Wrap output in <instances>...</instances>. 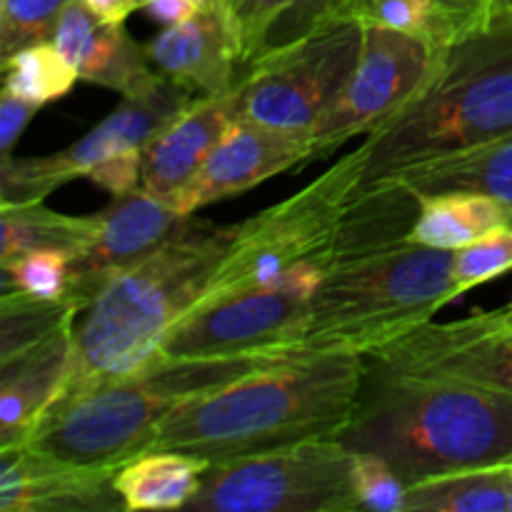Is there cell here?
Listing matches in <instances>:
<instances>
[{"label":"cell","instance_id":"obj_9","mask_svg":"<svg viewBox=\"0 0 512 512\" xmlns=\"http://www.w3.org/2000/svg\"><path fill=\"white\" fill-rule=\"evenodd\" d=\"M328 270L295 263L268 288L245 290L195 308L165 338V358L308 350L310 303Z\"/></svg>","mask_w":512,"mask_h":512},{"label":"cell","instance_id":"obj_33","mask_svg":"<svg viewBox=\"0 0 512 512\" xmlns=\"http://www.w3.org/2000/svg\"><path fill=\"white\" fill-rule=\"evenodd\" d=\"M430 3L448 23L455 40H463L493 25L495 0H430Z\"/></svg>","mask_w":512,"mask_h":512},{"label":"cell","instance_id":"obj_25","mask_svg":"<svg viewBox=\"0 0 512 512\" xmlns=\"http://www.w3.org/2000/svg\"><path fill=\"white\" fill-rule=\"evenodd\" d=\"M405 512H510V465L460 470L408 485Z\"/></svg>","mask_w":512,"mask_h":512},{"label":"cell","instance_id":"obj_7","mask_svg":"<svg viewBox=\"0 0 512 512\" xmlns=\"http://www.w3.org/2000/svg\"><path fill=\"white\" fill-rule=\"evenodd\" d=\"M193 512H355L353 453L338 438L210 463Z\"/></svg>","mask_w":512,"mask_h":512},{"label":"cell","instance_id":"obj_34","mask_svg":"<svg viewBox=\"0 0 512 512\" xmlns=\"http://www.w3.org/2000/svg\"><path fill=\"white\" fill-rule=\"evenodd\" d=\"M35 110H38V105L28 103L20 95L3 88V93H0V163L13 158L15 143L20 140L23 130L28 128Z\"/></svg>","mask_w":512,"mask_h":512},{"label":"cell","instance_id":"obj_37","mask_svg":"<svg viewBox=\"0 0 512 512\" xmlns=\"http://www.w3.org/2000/svg\"><path fill=\"white\" fill-rule=\"evenodd\" d=\"M490 28L512 30V0H495L493 25Z\"/></svg>","mask_w":512,"mask_h":512},{"label":"cell","instance_id":"obj_18","mask_svg":"<svg viewBox=\"0 0 512 512\" xmlns=\"http://www.w3.org/2000/svg\"><path fill=\"white\" fill-rule=\"evenodd\" d=\"M240 118V85L223 95H198L143 148V185L148 193L175 203L198 175L210 150Z\"/></svg>","mask_w":512,"mask_h":512},{"label":"cell","instance_id":"obj_8","mask_svg":"<svg viewBox=\"0 0 512 512\" xmlns=\"http://www.w3.org/2000/svg\"><path fill=\"white\" fill-rule=\"evenodd\" d=\"M363 43V20L333 15L298 43L255 60L240 83V118L310 138L358 68Z\"/></svg>","mask_w":512,"mask_h":512},{"label":"cell","instance_id":"obj_14","mask_svg":"<svg viewBox=\"0 0 512 512\" xmlns=\"http://www.w3.org/2000/svg\"><path fill=\"white\" fill-rule=\"evenodd\" d=\"M145 53L190 95L230 93L245 78L243 33L233 0H205L198 15L155 35Z\"/></svg>","mask_w":512,"mask_h":512},{"label":"cell","instance_id":"obj_17","mask_svg":"<svg viewBox=\"0 0 512 512\" xmlns=\"http://www.w3.org/2000/svg\"><path fill=\"white\" fill-rule=\"evenodd\" d=\"M50 43L75 68L80 80L138 98L150 93L165 75L150 63L145 45H138L123 23H105L83 0H70L60 15Z\"/></svg>","mask_w":512,"mask_h":512},{"label":"cell","instance_id":"obj_15","mask_svg":"<svg viewBox=\"0 0 512 512\" xmlns=\"http://www.w3.org/2000/svg\"><path fill=\"white\" fill-rule=\"evenodd\" d=\"M308 163L310 143L305 135L283 133L238 118L210 150L198 175L180 190L173 205L190 218L205 205L233 198L283 170Z\"/></svg>","mask_w":512,"mask_h":512},{"label":"cell","instance_id":"obj_28","mask_svg":"<svg viewBox=\"0 0 512 512\" xmlns=\"http://www.w3.org/2000/svg\"><path fill=\"white\" fill-rule=\"evenodd\" d=\"M350 15L363 20L365 25H383L400 33L418 35L435 48H450L458 43L430 0H355Z\"/></svg>","mask_w":512,"mask_h":512},{"label":"cell","instance_id":"obj_1","mask_svg":"<svg viewBox=\"0 0 512 512\" xmlns=\"http://www.w3.org/2000/svg\"><path fill=\"white\" fill-rule=\"evenodd\" d=\"M363 380V355L308 350L180 403L158 425L148 450L223 463L308 440L340 438L358 408Z\"/></svg>","mask_w":512,"mask_h":512},{"label":"cell","instance_id":"obj_5","mask_svg":"<svg viewBox=\"0 0 512 512\" xmlns=\"http://www.w3.org/2000/svg\"><path fill=\"white\" fill-rule=\"evenodd\" d=\"M505 133H512V30L488 28L450 45L420 93L353 150L355 193L420 160Z\"/></svg>","mask_w":512,"mask_h":512},{"label":"cell","instance_id":"obj_30","mask_svg":"<svg viewBox=\"0 0 512 512\" xmlns=\"http://www.w3.org/2000/svg\"><path fill=\"white\" fill-rule=\"evenodd\" d=\"M73 255L58 248H40L3 263V290L33 295L40 300L65 298Z\"/></svg>","mask_w":512,"mask_h":512},{"label":"cell","instance_id":"obj_41","mask_svg":"<svg viewBox=\"0 0 512 512\" xmlns=\"http://www.w3.org/2000/svg\"><path fill=\"white\" fill-rule=\"evenodd\" d=\"M140 5H143V3H140Z\"/></svg>","mask_w":512,"mask_h":512},{"label":"cell","instance_id":"obj_16","mask_svg":"<svg viewBox=\"0 0 512 512\" xmlns=\"http://www.w3.org/2000/svg\"><path fill=\"white\" fill-rule=\"evenodd\" d=\"M115 473L55 460L25 443L8 445L0 448V512L125 510Z\"/></svg>","mask_w":512,"mask_h":512},{"label":"cell","instance_id":"obj_20","mask_svg":"<svg viewBox=\"0 0 512 512\" xmlns=\"http://www.w3.org/2000/svg\"><path fill=\"white\" fill-rule=\"evenodd\" d=\"M388 180L423 195L480 193L512 205V133L408 165ZM385 183V180H383Z\"/></svg>","mask_w":512,"mask_h":512},{"label":"cell","instance_id":"obj_39","mask_svg":"<svg viewBox=\"0 0 512 512\" xmlns=\"http://www.w3.org/2000/svg\"><path fill=\"white\" fill-rule=\"evenodd\" d=\"M510 512H512V463H510Z\"/></svg>","mask_w":512,"mask_h":512},{"label":"cell","instance_id":"obj_26","mask_svg":"<svg viewBox=\"0 0 512 512\" xmlns=\"http://www.w3.org/2000/svg\"><path fill=\"white\" fill-rule=\"evenodd\" d=\"M80 308L70 300H40L18 290L0 298V363L43 343L58 330L75 325Z\"/></svg>","mask_w":512,"mask_h":512},{"label":"cell","instance_id":"obj_32","mask_svg":"<svg viewBox=\"0 0 512 512\" xmlns=\"http://www.w3.org/2000/svg\"><path fill=\"white\" fill-rule=\"evenodd\" d=\"M353 490L360 510L405 512L408 485L375 453H353Z\"/></svg>","mask_w":512,"mask_h":512},{"label":"cell","instance_id":"obj_21","mask_svg":"<svg viewBox=\"0 0 512 512\" xmlns=\"http://www.w3.org/2000/svg\"><path fill=\"white\" fill-rule=\"evenodd\" d=\"M210 463L173 450H148L120 465L115 488L125 510H180L198 495Z\"/></svg>","mask_w":512,"mask_h":512},{"label":"cell","instance_id":"obj_35","mask_svg":"<svg viewBox=\"0 0 512 512\" xmlns=\"http://www.w3.org/2000/svg\"><path fill=\"white\" fill-rule=\"evenodd\" d=\"M205 0H143L145 15L163 25H180L203 10Z\"/></svg>","mask_w":512,"mask_h":512},{"label":"cell","instance_id":"obj_13","mask_svg":"<svg viewBox=\"0 0 512 512\" xmlns=\"http://www.w3.org/2000/svg\"><path fill=\"white\" fill-rule=\"evenodd\" d=\"M188 220L173 203L148 193L143 185L113 198L108 208L95 213L93 243L70 260L65 300L83 313L113 275L160 248Z\"/></svg>","mask_w":512,"mask_h":512},{"label":"cell","instance_id":"obj_6","mask_svg":"<svg viewBox=\"0 0 512 512\" xmlns=\"http://www.w3.org/2000/svg\"><path fill=\"white\" fill-rule=\"evenodd\" d=\"M455 250L403 243L328 270L310 303L308 350L368 353L460 298Z\"/></svg>","mask_w":512,"mask_h":512},{"label":"cell","instance_id":"obj_22","mask_svg":"<svg viewBox=\"0 0 512 512\" xmlns=\"http://www.w3.org/2000/svg\"><path fill=\"white\" fill-rule=\"evenodd\" d=\"M233 8L243 33L245 70L303 40L333 15H343L340 0H233Z\"/></svg>","mask_w":512,"mask_h":512},{"label":"cell","instance_id":"obj_27","mask_svg":"<svg viewBox=\"0 0 512 512\" xmlns=\"http://www.w3.org/2000/svg\"><path fill=\"white\" fill-rule=\"evenodd\" d=\"M3 88L33 105H48L73 90L78 73L53 43H38L3 58Z\"/></svg>","mask_w":512,"mask_h":512},{"label":"cell","instance_id":"obj_38","mask_svg":"<svg viewBox=\"0 0 512 512\" xmlns=\"http://www.w3.org/2000/svg\"><path fill=\"white\" fill-rule=\"evenodd\" d=\"M355 0H340V10H343V15H350V8H353Z\"/></svg>","mask_w":512,"mask_h":512},{"label":"cell","instance_id":"obj_10","mask_svg":"<svg viewBox=\"0 0 512 512\" xmlns=\"http://www.w3.org/2000/svg\"><path fill=\"white\" fill-rule=\"evenodd\" d=\"M368 373L448 380L512 395V308L428 323L363 353Z\"/></svg>","mask_w":512,"mask_h":512},{"label":"cell","instance_id":"obj_19","mask_svg":"<svg viewBox=\"0 0 512 512\" xmlns=\"http://www.w3.org/2000/svg\"><path fill=\"white\" fill-rule=\"evenodd\" d=\"M73 328L0 363V448L25 443L63 398L73 373Z\"/></svg>","mask_w":512,"mask_h":512},{"label":"cell","instance_id":"obj_29","mask_svg":"<svg viewBox=\"0 0 512 512\" xmlns=\"http://www.w3.org/2000/svg\"><path fill=\"white\" fill-rule=\"evenodd\" d=\"M70 0H0V53L3 58L38 43H50Z\"/></svg>","mask_w":512,"mask_h":512},{"label":"cell","instance_id":"obj_36","mask_svg":"<svg viewBox=\"0 0 512 512\" xmlns=\"http://www.w3.org/2000/svg\"><path fill=\"white\" fill-rule=\"evenodd\" d=\"M83 3L105 23H123L133 10L140 8L143 0H83Z\"/></svg>","mask_w":512,"mask_h":512},{"label":"cell","instance_id":"obj_23","mask_svg":"<svg viewBox=\"0 0 512 512\" xmlns=\"http://www.w3.org/2000/svg\"><path fill=\"white\" fill-rule=\"evenodd\" d=\"M508 223H512V205L490 195H423L420 218L410 233V243L440 250H460Z\"/></svg>","mask_w":512,"mask_h":512},{"label":"cell","instance_id":"obj_24","mask_svg":"<svg viewBox=\"0 0 512 512\" xmlns=\"http://www.w3.org/2000/svg\"><path fill=\"white\" fill-rule=\"evenodd\" d=\"M0 265L40 248H58L78 258L95 238V215H63L35 203H0Z\"/></svg>","mask_w":512,"mask_h":512},{"label":"cell","instance_id":"obj_3","mask_svg":"<svg viewBox=\"0 0 512 512\" xmlns=\"http://www.w3.org/2000/svg\"><path fill=\"white\" fill-rule=\"evenodd\" d=\"M235 225L188 220L170 240L105 283L73 328L65 393L135 373L160 355L170 330L203 300Z\"/></svg>","mask_w":512,"mask_h":512},{"label":"cell","instance_id":"obj_12","mask_svg":"<svg viewBox=\"0 0 512 512\" xmlns=\"http://www.w3.org/2000/svg\"><path fill=\"white\" fill-rule=\"evenodd\" d=\"M193 100L188 90L165 78L150 93L123 98V103L90 133L65 150L45 158H10L0 163V203L45 200L58 185L88 178L90 170L113 155L143 150L175 115Z\"/></svg>","mask_w":512,"mask_h":512},{"label":"cell","instance_id":"obj_4","mask_svg":"<svg viewBox=\"0 0 512 512\" xmlns=\"http://www.w3.org/2000/svg\"><path fill=\"white\" fill-rule=\"evenodd\" d=\"M303 353L308 350L208 358L158 355L125 378L63 393L25 445L73 465L120 468L148 450L158 425L180 403Z\"/></svg>","mask_w":512,"mask_h":512},{"label":"cell","instance_id":"obj_2","mask_svg":"<svg viewBox=\"0 0 512 512\" xmlns=\"http://www.w3.org/2000/svg\"><path fill=\"white\" fill-rule=\"evenodd\" d=\"M350 453H375L405 485L460 470L512 463V395L478 385L365 370Z\"/></svg>","mask_w":512,"mask_h":512},{"label":"cell","instance_id":"obj_40","mask_svg":"<svg viewBox=\"0 0 512 512\" xmlns=\"http://www.w3.org/2000/svg\"><path fill=\"white\" fill-rule=\"evenodd\" d=\"M510 308H512V303H510Z\"/></svg>","mask_w":512,"mask_h":512},{"label":"cell","instance_id":"obj_11","mask_svg":"<svg viewBox=\"0 0 512 512\" xmlns=\"http://www.w3.org/2000/svg\"><path fill=\"white\" fill-rule=\"evenodd\" d=\"M448 48L383 25H365L358 68L310 130V163L353 135L370 133L420 93Z\"/></svg>","mask_w":512,"mask_h":512},{"label":"cell","instance_id":"obj_31","mask_svg":"<svg viewBox=\"0 0 512 512\" xmlns=\"http://www.w3.org/2000/svg\"><path fill=\"white\" fill-rule=\"evenodd\" d=\"M512 270V223L490 230L475 243L455 250L453 275L460 293L498 278Z\"/></svg>","mask_w":512,"mask_h":512}]
</instances>
